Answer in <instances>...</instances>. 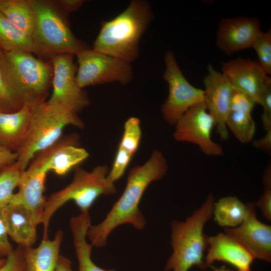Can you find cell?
<instances>
[{"label": "cell", "instance_id": "obj_1", "mask_svg": "<svg viewBox=\"0 0 271 271\" xmlns=\"http://www.w3.org/2000/svg\"><path fill=\"white\" fill-rule=\"evenodd\" d=\"M168 169L162 152L155 150L144 164L130 170L120 197L104 219L99 224L91 225L88 230L87 237L93 246H105L110 233L121 225L129 224L138 230L145 228L146 220L139 208L141 200L148 187L162 179Z\"/></svg>", "mask_w": 271, "mask_h": 271}, {"label": "cell", "instance_id": "obj_2", "mask_svg": "<svg viewBox=\"0 0 271 271\" xmlns=\"http://www.w3.org/2000/svg\"><path fill=\"white\" fill-rule=\"evenodd\" d=\"M153 18L148 1H131L115 18L102 22L92 49L131 63L139 56L140 39Z\"/></svg>", "mask_w": 271, "mask_h": 271}, {"label": "cell", "instance_id": "obj_3", "mask_svg": "<svg viewBox=\"0 0 271 271\" xmlns=\"http://www.w3.org/2000/svg\"><path fill=\"white\" fill-rule=\"evenodd\" d=\"M0 69L7 84L23 105L34 107L46 101L53 75L50 60H42L27 52H3Z\"/></svg>", "mask_w": 271, "mask_h": 271}, {"label": "cell", "instance_id": "obj_4", "mask_svg": "<svg viewBox=\"0 0 271 271\" xmlns=\"http://www.w3.org/2000/svg\"><path fill=\"white\" fill-rule=\"evenodd\" d=\"M215 198L209 194L202 205L185 221L173 220L171 224V255L165 266L166 271H188L192 266L206 268L204 252L208 236L204 233L206 223L213 217Z\"/></svg>", "mask_w": 271, "mask_h": 271}, {"label": "cell", "instance_id": "obj_5", "mask_svg": "<svg viewBox=\"0 0 271 271\" xmlns=\"http://www.w3.org/2000/svg\"><path fill=\"white\" fill-rule=\"evenodd\" d=\"M35 16L32 36L34 53L50 58L60 54L76 55L90 49L77 38L70 27L67 14L54 2L48 0H29Z\"/></svg>", "mask_w": 271, "mask_h": 271}, {"label": "cell", "instance_id": "obj_6", "mask_svg": "<svg viewBox=\"0 0 271 271\" xmlns=\"http://www.w3.org/2000/svg\"><path fill=\"white\" fill-rule=\"evenodd\" d=\"M109 171V168L105 165H98L91 171L79 166L75 168L71 183L46 199L41 221L43 226L42 238H48V227L53 215L67 202H74L80 213H89L99 197L116 193L114 183L107 177Z\"/></svg>", "mask_w": 271, "mask_h": 271}, {"label": "cell", "instance_id": "obj_7", "mask_svg": "<svg viewBox=\"0 0 271 271\" xmlns=\"http://www.w3.org/2000/svg\"><path fill=\"white\" fill-rule=\"evenodd\" d=\"M69 125L82 128L84 123L78 113L57 104L46 101L33 107L27 137L16 153L20 169L24 172L38 153L56 143Z\"/></svg>", "mask_w": 271, "mask_h": 271}, {"label": "cell", "instance_id": "obj_8", "mask_svg": "<svg viewBox=\"0 0 271 271\" xmlns=\"http://www.w3.org/2000/svg\"><path fill=\"white\" fill-rule=\"evenodd\" d=\"M75 55L78 63L76 80L81 89L115 82L124 85L132 78V67L129 62L92 49L81 51Z\"/></svg>", "mask_w": 271, "mask_h": 271}, {"label": "cell", "instance_id": "obj_9", "mask_svg": "<svg viewBox=\"0 0 271 271\" xmlns=\"http://www.w3.org/2000/svg\"><path fill=\"white\" fill-rule=\"evenodd\" d=\"M164 62L166 68L163 79L168 84L169 92L161 111L164 120L168 124L175 125L192 106L203 101L204 90L187 81L172 51L166 53Z\"/></svg>", "mask_w": 271, "mask_h": 271}, {"label": "cell", "instance_id": "obj_10", "mask_svg": "<svg viewBox=\"0 0 271 271\" xmlns=\"http://www.w3.org/2000/svg\"><path fill=\"white\" fill-rule=\"evenodd\" d=\"M74 55L60 54L50 57L53 68L52 93L47 101L61 105L77 113L89 104L87 94L77 85V66L73 62Z\"/></svg>", "mask_w": 271, "mask_h": 271}, {"label": "cell", "instance_id": "obj_11", "mask_svg": "<svg viewBox=\"0 0 271 271\" xmlns=\"http://www.w3.org/2000/svg\"><path fill=\"white\" fill-rule=\"evenodd\" d=\"M175 126L173 137L176 141L196 145L207 156L223 154L222 146L211 139L215 121L207 111L203 101L192 106Z\"/></svg>", "mask_w": 271, "mask_h": 271}, {"label": "cell", "instance_id": "obj_12", "mask_svg": "<svg viewBox=\"0 0 271 271\" xmlns=\"http://www.w3.org/2000/svg\"><path fill=\"white\" fill-rule=\"evenodd\" d=\"M88 156V152L79 147L78 134H71L62 137L54 144L38 153L28 167L46 173L53 171L63 176Z\"/></svg>", "mask_w": 271, "mask_h": 271}, {"label": "cell", "instance_id": "obj_13", "mask_svg": "<svg viewBox=\"0 0 271 271\" xmlns=\"http://www.w3.org/2000/svg\"><path fill=\"white\" fill-rule=\"evenodd\" d=\"M246 213L242 222L224 232L242 245L252 255L267 262L271 261V226L260 221L254 203L247 202Z\"/></svg>", "mask_w": 271, "mask_h": 271}, {"label": "cell", "instance_id": "obj_14", "mask_svg": "<svg viewBox=\"0 0 271 271\" xmlns=\"http://www.w3.org/2000/svg\"><path fill=\"white\" fill-rule=\"evenodd\" d=\"M207 70L203 79V101L207 111L214 118L220 138L226 140L229 133L226 121L233 88L222 73L216 70L211 65L208 66Z\"/></svg>", "mask_w": 271, "mask_h": 271}, {"label": "cell", "instance_id": "obj_15", "mask_svg": "<svg viewBox=\"0 0 271 271\" xmlns=\"http://www.w3.org/2000/svg\"><path fill=\"white\" fill-rule=\"evenodd\" d=\"M221 72L233 89L246 93L259 104L265 85L270 78L258 61L235 58L222 63Z\"/></svg>", "mask_w": 271, "mask_h": 271}, {"label": "cell", "instance_id": "obj_16", "mask_svg": "<svg viewBox=\"0 0 271 271\" xmlns=\"http://www.w3.org/2000/svg\"><path fill=\"white\" fill-rule=\"evenodd\" d=\"M258 19L239 16L223 18L219 23L216 34V45L226 55L251 48L261 30Z\"/></svg>", "mask_w": 271, "mask_h": 271}, {"label": "cell", "instance_id": "obj_17", "mask_svg": "<svg viewBox=\"0 0 271 271\" xmlns=\"http://www.w3.org/2000/svg\"><path fill=\"white\" fill-rule=\"evenodd\" d=\"M207 252L204 257L207 267L216 261L234 266L238 271H251L254 260L248 251L233 237L225 233L207 237Z\"/></svg>", "mask_w": 271, "mask_h": 271}, {"label": "cell", "instance_id": "obj_18", "mask_svg": "<svg viewBox=\"0 0 271 271\" xmlns=\"http://www.w3.org/2000/svg\"><path fill=\"white\" fill-rule=\"evenodd\" d=\"M47 174L28 167L22 174L19 191L14 194L10 203L21 204L29 210L39 224H41L46 202L44 192Z\"/></svg>", "mask_w": 271, "mask_h": 271}, {"label": "cell", "instance_id": "obj_19", "mask_svg": "<svg viewBox=\"0 0 271 271\" xmlns=\"http://www.w3.org/2000/svg\"><path fill=\"white\" fill-rule=\"evenodd\" d=\"M3 215L9 236L19 246L32 247L39 224L32 212L21 204L10 203L3 208Z\"/></svg>", "mask_w": 271, "mask_h": 271}, {"label": "cell", "instance_id": "obj_20", "mask_svg": "<svg viewBox=\"0 0 271 271\" xmlns=\"http://www.w3.org/2000/svg\"><path fill=\"white\" fill-rule=\"evenodd\" d=\"M33 107L24 105L13 112H0L1 146L15 153L20 150L30 129Z\"/></svg>", "mask_w": 271, "mask_h": 271}, {"label": "cell", "instance_id": "obj_21", "mask_svg": "<svg viewBox=\"0 0 271 271\" xmlns=\"http://www.w3.org/2000/svg\"><path fill=\"white\" fill-rule=\"evenodd\" d=\"M63 232L58 230L53 239L42 238L37 247H24L27 271H54L60 256Z\"/></svg>", "mask_w": 271, "mask_h": 271}, {"label": "cell", "instance_id": "obj_22", "mask_svg": "<svg viewBox=\"0 0 271 271\" xmlns=\"http://www.w3.org/2000/svg\"><path fill=\"white\" fill-rule=\"evenodd\" d=\"M89 213H80L70 220L73 242L78 262V271H116L104 269L93 261L91 253L93 245L87 240L88 230L91 225Z\"/></svg>", "mask_w": 271, "mask_h": 271}, {"label": "cell", "instance_id": "obj_23", "mask_svg": "<svg viewBox=\"0 0 271 271\" xmlns=\"http://www.w3.org/2000/svg\"><path fill=\"white\" fill-rule=\"evenodd\" d=\"M0 12L16 27L32 38L35 16L29 0H0Z\"/></svg>", "mask_w": 271, "mask_h": 271}, {"label": "cell", "instance_id": "obj_24", "mask_svg": "<svg viewBox=\"0 0 271 271\" xmlns=\"http://www.w3.org/2000/svg\"><path fill=\"white\" fill-rule=\"evenodd\" d=\"M246 213V204L235 196L222 197L214 204V220L218 225L225 228H233L239 225Z\"/></svg>", "mask_w": 271, "mask_h": 271}, {"label": "cell", "instance_id": "obj_25", "mask_svg": "<svg viewBox=\"0 0 271 271\" xmlns=\"http://www.w3.org/2000/svg\"><path fill=\"white\" fill-rule=\"evenodd\" d=\"M0 48L4 52L34 53L32 38L16 27L0 12Z\"/></svg>", "mask_w": 271, "mask_h": 271}, {"label": "cell", "instance_id": "obj_26", "mask_svg": "<svg viewBox=\"0 0 271 271\" xmlns=\"http://www.w3.org/2000/svg\"><path fill=\"white\" fill-rule=\"evenodd\" d=\"M226 124L228 130L229 129L240 143L246 144L252 140L256 125L251 113L229 111Z\"/></svg>", "mask_w": 271, "mask_h": 271}, {"label": "cell", "instance_id": "obj_27", "mask_svg": "<svg viewBox=\"0 0 271 271\" xmlns=\"http://www.w3.org/2000/svg\"><path fill=\"white\" fill-rule=\"evenodd\" d=\"M22 172L16 162L0 170V207L9 205L14 196V191L18 185Z\"/></svg>", "mask_w": 271, "mask_h": 271}, {"label": "cell", "instance_id": "obj_28", "mask_svg": "<svg viewBox=\"0 0 271 271\" xmlns=\"http://www.w3.org/2000/svg\"><path fill=\"white\" fill-rule=\"evenodd\" d=\"M142 137L140 120L131 116L124 122L119 147L133 156L139 147Z\"/></svg>", "mask_w": 271, "mask_h": 271}, {"label": "cell", "instance_id": "obj_29", "mask_svg": "<svg viewBox=\"0 0 271 271\" xmlns=\"http://www.w3.org/2000/svg\"><path fill=\"white\" fill-rule=\"evenodd\" d=\"M251 48L255 51L258 63L265 73L271 74V30H260L254 38Z\"/></svg>", "mask_w": 271, "mask_h": 271}, {"label": "cell", "instance_id": "obj_30", "mask_svg": "<svg viewBox=\"0 0 271 271\" xmlns=\"http://www.w3.org/2000/svg\"><path fill=\"white\" fill-rule=\"evenodd\" d=\"M23 106L7 84L0 69V112H13Z\"/></svg>", "mask_w": 271, "mask_h": 271}, {"label": "cell", "instance_id": "obj_31", "mask_svg": "<svg viewBox=\"0 0 271 271\" xmlns=\"http://www.w3.org/2000/svg\"><path fill=\"white\" fill-rule=\"evenodd\" d=\"M132 155L118 147L111 169L108 174V179L115 183L124 174Z\"/></svg>", "mask_w": 271, "mask_h": 271}, {"label": "cell", "instance_id": "obj_32", "mask_svg": "<svg viewBox=\"0 0 271 271\" xmlns=\"http://www.w3.org/2000/svg\"><path fill=\"white\" fill-rule=\"evenodd\" d=\"M256 104L255 101L246 93L233 89L229 111H242L251 113Z\"/></svg>", "mask_w": 271, "mask_h": 271}, {"label": "cell", "instance_id": "obj_33", "mask_svg": "<svg viewBox=\"0 0 271 271\" xmlns=\"http://www.w3.org/2000/svg\"><path fill=\"white\" fill-rule=\"evenodd\" d=\"M262 107L261 116L262 127L265 131L271 129V79L266 82L261 94L259 103Z\"/></svg>", "mask_w": 271, "mask_h": 271}, {"label": "cell", "instance_id": "obj_34", "mask_svg": "<svg viewBox=\"0 0 271 271\" xmlns=\"http://www.w3.org/2000/svg\"><path fill=\"white\" fill-rule=\"evenodd\" d=\"M0 271H27L24 257V247L18 245L6 257Z\"/></svg>", "mask_w": 271, "mask_h": 271}, {"label": "cell", "instance_id": "obj_35", "mask_svg": "<svg viewBox=\"0 0 271 271\" xmlns=\"http://www.w3.org/2000/svg\"><path fill=\"white\" fill-rule=\"evenodd\" d=\"M263 193L255 203L259 208L263 216L268 221H271V182L263 183Z\"/></svg>", "mask_w": 271, "mask_h": 271}, {"label": "cell", "instance_id": "obj_36", "mask_svg": "<svg viewBox=\"0 0 271 271\" xmlns=\"http://www.w3.org/2000/svg\"><path fill=\"white\" fill-rule=\"evenodd\" d=\"M3 215V208L0 207V257H6L14 249L10 243Z\"/></svg>", "mask_w": 271, "mask_h": 271}, {"label": "cell", "instance_id": "obj_37", "mask_svg": "<svg viewBox=\"0 0 271 271\" xmlns=\"http://www.w3.org/2000/svg\"><path fill=\"white\" fill-rule=\"evenodd\" d=\"M56 4L66 14L74 12L79 9L84 4L83 0H57Z\"/></svg>", "mask_w": 271, "mask_h": 271}, {"label": "cell", "instance_id": "obj_38", "mask_svg": "<svg viewBox=\"0 0 271 271\" xmlns=\"http://www.w3.org/2000/svg\"><path fill=\"white\" fill-rule=\"evenodd\" d=\"M17 159L16 153L0 146V170L15 163Z\"/></svg>", "mask_w": 271, "mask_h": 271}, {"label": "cell", "instance_id": "obj_39", "mask_svg": "<svg viewBox=\"0 0 271 271\" xmlns=\"http://www.w3.org/2000/svg\"><path fill=\"white\" fill-rule=\"evenodd\" d=\"M252 145L257 149L267 152L268 154L271 153V129L265 131L264 136L259 139L252 141Z\"/></svg>", "mask_w": 271, "mask_h": 271}, {"label": "cell", "instance_id": "obj_40", "mask_svg": "<svg viewBox=\"0 0 271 271\" xmlns=\"http://www.w3.org/2000/svg\"><path fill=\"white\" fill-rule=\"evenodd\" d=\"M54 271H73L71 261L67 257L60 255L57 266Z\"/></svg>", "mask_w": 271, "mask_h": 271}, {"label": "cell", "instance_id": "obj_41", "mask_svg": "<svg viewBox=\"0 0 271 271\" xmlns=\"http://www.w3.org/2000/svg\"><path fill=\"white\" fill-rule=\"evenodd\" d=\"M209 267H210L212 271H238L237 270H234L230 269L224 265L221 266H216L211 265Z\"/></svg>", "mask_w": 271, "mask_h": 271}, {"label": "cell", "instance_id": "obj_42", "mask_svg": "<svg viewBox=\"0 0 271 271\" xmlns=\"http://www.w3.org/2000/svg\"><path fill=\"white\" fill-rule=\"evenodd\" d=\"M6 261V257L0 258V267L5 263Z\"/></svg>", "mask_w": 271, "mask_h": 271}, {"label": "cell", "instance_id": "obj_43", "mask_svg": "<svg viewBox=\"0 0 271 271\" xmlns=\"http://www.w3.org/2000/svg\"><path fill=\"white\" fill-rule=\"evenodd\" d=\"M3 52H4V51L0 48V58H1V57H2V54H3Z\"/></svg>", "mask_w": 271, "mask_h": 271}]
</instances>
